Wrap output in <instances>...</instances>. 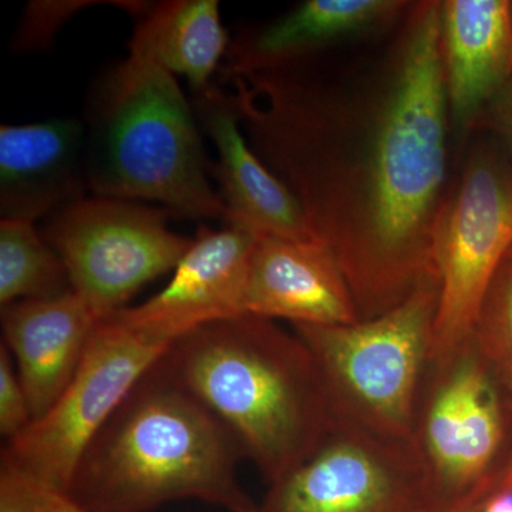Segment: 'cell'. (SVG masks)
Here are the masks:
<instances>
[{"label":"cell","instance_id":"6da1fadb","mask_svg":"<svg viewBox=\"0 0 512 512\" xmlns=\"http://www.w3.org/2000/svg\"><path fill=\"white\" fill-rule=\"evenodd\" d=\"M248 143L335 256L360 320L437 276L447 201L441 2H412L375 52L225 79Z\"/></svg>","mask_w":512,"mask_h":512},{"label":"cell","instance_id":"7a4b0ae2","mask_svg":"<svg viewBox=\"0 0 512 512\" xmlns=\"http://www.w3.org/2000/svg\"><path fill=\"white\" fill-rule=\"evenodd\" d=\"M158 365L238 440L268 484L288 474L332 429L318 367L276 320H217L171 343Z\"/></svg>","mask_w":512,"mask_h":512},{"label":"cell","instance_id":"3957f363","mask_svg":"<svg viewBox=\"0 0 512 512\" xmlns=\"http://www.w3.org/2000/svg\"><path fill=\"white\" fill-rule=\"evenodd\" d=\"M238 440L158 365L93 437L66 495L87 512H151L198 500L256 512L238 481Z\"/></svg>","mask_w":512,"mask_h":512},{"label":"cell","instance_id":"277c9868","mask_svg":"<svg viewBox=\"0 0 512 512\" xmlns=\"http://www.w3.org/2000/svg\"><path fill=\"white\" fill-rule=\"evenodd\" d=\"M194 106L173 73L130 42L100 77L87 110V185L94 195L156 202L178 217L224 218Z\"/></svg>","mask_w":512,"mask_h":512},{"label":"cell","instance_id":"5b68a950","mask_svg":"<svg viewBox=\"0 0 512 512\" xmlns=\"http://www.w3.org/2000/svg\"><path fill=\"white\" fill-rule=\"evenodd\" d=\"M439 293V278L433 276L377 318L292 325L318 367L333 424L413 441Z\"/></svg>","mask_w":512,"mask_h":512},{"label":"cell","instance_id":"8992f818","mask_svg":"<svg viewBox=\"0 0 512 512\" xmlns=\"http://www.w3.org/2000/svg\"><path fill=\"white\" fill-rule=\"evenodd\" d=\"M413 443L443 510L494 493L512 460V400L473 339L430 356Z\"/></svg>","mask_w":512,"mask_h":512},{"label":"cell","instance_id":"52a82bcc","mask_svg":"<svg viewBox=\"0 0 512 512\" xmlns=\"http://www.w3.org/2000/svg\"><path fill=\"white\" fill-rule=\"evenodd\" d=\"M171 343L113 316L100 320L72 382L43 416L6 441L0 467L67 494L90 441Z\"/></svg>","mask_w":512,"mask_h":512},{"label":"cell","instance_id":"ba28073f","mask_svg":"<svg viewBox=\"0 0 512 512\" xmlns=\"http://www.w3.org/2000/svg\"><path fill=\"white\" fill-rule=\"evenodd\" d=\"M170 212L141 202L83 197L53 215L43 237L62 258L72 291L100 320L127 308L143 286L174 272L192 239Z\"/></svg>","mask_w":512,"mask_h":512},{"label":"cell","instance_id":"9c48e42d","mask_svg":"<svg viewBox=\"0 0 512 512\" xmlns=\"http://www.w3.org/2000/svg\"><path fill=\"white\" fill-rule=\"evenodd\" d=\"M512 248V168L497 151L470 154L434 235L439 308L430 356L473 336L488 289Z\"/></svg>","mask_w":512,"mask_h":512},{"label":"cell","instance_id":"30bf717a","mask_svg":"<svg viewBox=\"0 0 512 512\" xmlns=\"http://www.w3.org/2000/svg\"><path fill=\"white\" fill-rule=\"evenodd\" d=\"M413 441L333 424L256 512H440Z\"/></svg>","mask_w":512,"mask_h":512},{"label":"cell","instance_id":"8fae6325","mask_svg":"<svg viewBox=\"0 0 512 512\" xmlns=\"http://www.w3.org/2000/svg\"><path fill=\"white\" fill-rule=\"evenodd\" d=\"M256 241L239 228L201 227L163 291L110 316L174 342L207 323L245 315V286Z\"/></svg>","mask_w":512,"mask_h":512},{"label":"cell","instance_id":"7c38bea8","mask_svg":"<svg viewBox=\"0 0 512 512\" xmlns=\"http://www.w3.org/2000/svg\"><path fill=\"white\" fill-rule=\"evenodd\" d=\"M192 106L217 153L211 174L220 184L228 227L256 239H315L298 198L248 143L228 92L212 86L194 94Z\"/></svg>","mask_w":512,"mask_h":512},{"label":"cell","instance_id":"4fadbf2b","mask_svg":"<svg viewBox=\"0 0 512 512\" xmlns=\"http://www.w3.org/2000/svg\"><path fill=\"white\" fill-rule=\"evenodd\" d=\"M244 313L291 325H349L360 320L335 256L316 239L256 241Z\"/></svg>","mask_w":512,"mask_h":512},{"label":"cell","instance_id":"5bb4252c","mask_svg":"<svg viewBox=\"0 0 512 512\" xmlns=\"http://www.w3.org/2000/svg\"><path fill=\"white\" fill-rule=\"evenodd\" d=\"M87 133L76 119L0 127L2 220L35 222L82 200Z\"/></svg>","mask_w":512,"mask_h":512},{"label":"cell","instance_id":"9a60e30c","mask_svg":"<svg viewBox=\"0 0 512 512\" xmlns=\"http://www.w3.org/2000/svg\"><path fill=\"white\" fill-rule=\"evenodd\" d=\"M410 5L403 0H308L232 39L221 76L229 79L311 62L343 40L393 28Z\"/></svg>","mask_w":512,"mask_h":512},{"label":"cell","instance_id":"2e32d148","mask_svg":"<svg viewBox=\"0 0 512 512\" xmlns=\"http://www.w3.org/2000/svg\"><path fill=\"white\" fill-rule=\"evenodd\" d=\"M441 56L450 126H473L512 80V2H441Z\"/></svg>","mask_w":512,"mask_h":512},{"label":"cell","instance_id":"e0dca14e","mask_svg":"<svg viewBox=\"0 0 512 512\" xmlns=\"http://www.w3.org/2000/svg\"><path fill=\"white\" fill-rule=\"evenodd\" d=\"M99 322L73 291L2 306V343L15 359L33 420L72 382Z\"/></svg>","mask_w":512,"mask_h":512},{"label":"cell","instance_id":"ac0fdd59","mask_svg":"<svg viewBox=\"0 0 512 512\" xmlns=\"http://www.w3.org/2000/svg\"><path fill=\"white\" fill-rule=\"evenodd\" d=\"M136 29L130 42L146 49L164 69L190 83L194 94L211 89L231 39L217 0L138 2L131 12Z\"/></svg>","mask_w":512,"mask_h":512},{"label":"cell","instance_id":"d6986e66","mask_svg":"<svg viewBox=\"0 0 512 512\" xmlns=\"http://www.w3.org/2000/svg\"><path fill=\"white\" fill-rule=\"evenodd\" d=\"M72 291L62 258L35 222H0V305L50 299Z\"/></svg>","mask_w":512,"mask_h":512},{"label":"cell","instance_id":"ffe728a7","mask_svg":"<svg viewBox=\"0 0 512 512\" xmlns=\"http://www.w3.org/2000/svg\"><path fill=\"white\" fill-rule=\"evenodd\" d=\"M474 345L512 400V264L505 261L488 289L476 326Z\"/></svg>","mask_w":512,"mask_h":512},{"label":"cell","instance_id":"44dd1931","mask_svg":"<svg viewBox=\"0 0 512 512\" xmlns=\"http://www.w3.org/2000/svg\"><path fill=\"white\" fill-rule=\"evenodd\" d=\"M90 5L96 2H30L13 39L16 52H32L49 46L64 23Z\"/></svg>","mask_w":512,"mask_h":512},{"label":"cell","instance_id":"7402d4cb","mask_svg":"<svg viewBox=\"0 0 512 512\" xmlns=\"http://www.w3.org/2000/svg\"><path fill=\"white\" fill-rule=\"evenodd\" d=\"M25 387L20 382L18 370L13 366L12 355L5 345L0 346V433L6 441L22 434L32 424Z\"/></svg>","mask_w":512,"mask_h":512},{"label":"cell","instance_id":"603a6c76","mask_svg":"<svg viewBox=\"0 0 512 512\" xmlns=\"http://www.w3.org/2000/svg\"><path fill=\"white\" fill-rule=\"evenodd\" d=\"M0 512H36L33 485L0 467Z\"/></svg>","mask_w":512,"mask_h":512},{"label":"cell","instance_id":"cb8c5ba5","mask_svg":"<svg viewBox=\"0 0 512 512\" xmlns=\"http://www.w3.org/2000/svg\"><path fill=\"white\" fill-rule=\"evenodd\" d=\"M487 109H490L491 121L507 141L512 156V80L497 94Z\"/></svg>","mask_w":512,"mask_h":512},{"label":"cell","instance_id":"d4e9b609","mask_svg":"<svg viewBox=\"0 0 512 512\" xmlns=\"http://www.w3.org/2000/svg\"><path fill=\"white\" fill-rule=\"evenodd\" d=\"M32 485L33 493H35L36 512H87L79 504L74 503L69 495Z\"/></svg>","mask_w":512,"mask_h":512},{"label":"cell","instance_id":"484cf974","mask_svg":"<svg viewBox=\"0 0 512 512\" xmlns=\"http://www.w3.org/2000/svg\"><path fill=\"white\" fill-rule=\"evenodd\" d=\"M488 497H490V494L440 512H488Z\"/></svg>","mask_w":512,"mask_h":512},{"label":"cell","instance_id":"4316f807","mask_svg":"<svg viewBox=\"0 0 512 512\" xmlns=\"http://www.w3.org/2000/svg\"><path fill=\"white\" fill-rule=\"evenodd\" d=\"M495 491H498V493L512 494V460L507 468H505L503 476H501L497 487H495Z\"/></svg>","mask_w":512,"mask_h":512},{"label":"cell","instance_id":"83f0119b","mask_svg":"<svg viewBox=\"0 0 512 512\" xmlns=\"http://www.w3.org/2000/svg\"><path fill=\"white\" fill-rule=\"evenodd\" d=\"M507 261H510L512 264V248L510 249V254L507 256Z\"/></svg>","mask_w":512,"mask_h":512}]
</instances>
